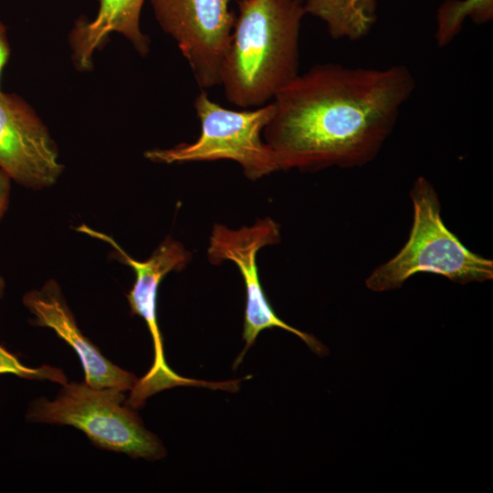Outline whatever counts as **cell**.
Returning a JSON list of instances; mask_svg holds the SVG:
<instances>
[{
	"label": "cell",
	"instance_id": "cell-6",
	"mask_svg": "<svg viewBox=\"0 0 493 493\" xmlns=\"http://www.w3.org/2000/svg\"><path fill=\"white\" fill-rule=\"evenodd\" d=\"M77 230L110 244L121 262L130 266L135 273V281L127 294V299L131 312L142 317L148 327L153 343L154 359L148 372L138 379L131 390L126 404L137 409L142 406L150 396L176 386L197 385L223 389L224 383H208L183 377L173 372L165 361L163 337L157 320V295L163 278L171 271L184 268L190 260V254L182 244L167 237L148 259L140 261L129 256L111 236L102 232L86 225H81Z\"/></svg>",
	"mask_w": 493,
	"mask_h": 493
},
{
	"label": "cell",
	"instance_id": "cell-16",
	"mask_svg": "<svg viewBox=\"0 0 493 493\" xmlns=\"http://www.w3.org/2000/svg\"><path fill=\"white\" fill-rule=\"evenodd\" d=\"M10 45L7 38L6 27L0 20V78L2 71L10 57Z\"/></svg>",
	"mask_w": 493,
	"mask_h": 493
},
{
	"label": "cell",
	"instance_id": "cell-11",
	"mask_svg": "<svg viewBox=\"0 0 493 493\" xmlns=\"http://www.w3.org/2000/svg\"><path fill=\"white\" fill-rule=\"evenodd\" d=\"M92 19L79 17L69 33L72 61L78 70L92 68L93 56L103 47L110 34L123 36L144 57L150 51V39L141 28V13L145 0H97Z\"/></svg>",
	"mask_w": 493,
	"mask_h": 493
},
{
	"label": "cell",
	"instance_id": "cell-2",
	"mask_svg": "<svg viewBox=\"0 0 493 493\" xmlns=\"http://www.w3.org/2000/svg\"><path fill=\"white\" fill-rule=\"evenodd\" d=\"M306 15L298 0H239L219 85L243 109L267 104L299 74Z\"/></svg>",
	"mask_w": 493,
	"mask_h": 493
},
{
	"label": "cell",
	"instance_id": "cell-3",
	"mask_svg": "<svg viewBox=\"0 0 493 493\" xmlns=\"http://www.w3.org/2000/svg\"><path fill=\"white\" fill-rule=\"evenodd\" d=\"M410 197L414 216L409 237L393 257L371 272L365 279L369 289L399 288L420 272L461 285L493 278V261L468 249L444 224L439 196L425 177L414 180Z\"/></svg>",
	"mask_w": 493,
	"mask_h": 493
},
{
	"label": "cell",
	"instance_id": "cell-9",
	"mask_svg": "<svg viewBox=\"0 0 493 493\" xmlns=\"http://www.w3.org/2000/svg\"><path fill=\"white\" fill-rule=\"evenodd\" d=\"M0 169L32 189L53 185L63 165L56 143L34 109L0 89Z\"/></svg>",
	"mask_w": 493,
	"mask_h": 493
},
{
	"label": "cell",
	"instance_id": "cell-8",
	"mask_svg": "<svg viewBox=\"0 0 493 493\" xmlns=\"http://www.w3.org/2000/svg\"><path fill=\"white\" fill-rule=\"evenodd\" d=\"M162 30L177 44L196 84L219 85L236 14L232 0H149Z\"/></svg>",
	"mask_w": 493,
	"mask_h": 493
},
{
	"label": "cell",
	"instance_id": "cell-7",
	"mask_svg": "<svg viewBox=\"0 0 493 493\" xmlns=\"http://www.w3.org/2000/svg\"><path fill=\"white\" fill-rule=\"evenodd\" d=\"M280 240L279 225L272 218L257 219L250 226L230 229L220 224L214 226L209 238L207 257L210 263L218 265L233 262L239 269L246 287V309L243 339L246 346L235 366L266 329L280 328L299 337L312 351L327 353V348L314 336L301 331L282 320L272 309L259 280L257 257L258 251Z\"/></svg>",
	"mask_w": 493,
	"mask_h": 493
},
{
	"label": "cell",
	"instance_id": "cell-14",
	"mask_svg": "<svg viewBox=\"0 0 493 493\" xmlns=\"http://www.w3.org/2000/svg\"><path fill=\"white\" fill-rule=\"evenodd\" d=\"M2 373H11L28 380L50 381L61 385L68 383L61 369L50 365L37 368L26 366L16 355L0 345V374Z\"/></svg>",
	"mask_w": 493,
	"mask_h": 493
},
{
	"label": "cell",
	"instance_id": "cell-1",
	"mask_svg": "<svg viewBox=\"0 0 493 493\" xmlns=\"http://www.w3.org/2000/svg\"><path fill=\"white\" fill-rule=\"evenodd\" d=\"M415 85L404 65H316L275 96L264 141L280 170L365 165L381 151Z\"/></svg>",
	"mask_w": 493,
	"mask_h": 493
},
{
	"label": "cell",
	"instance_id": "cell-12",
	"mask_svg": "<svg viewBox=\"0 0 493 493\" xmlns=\"http://www.w3.org/2000/svg\"><path fill=\"white\" fill-rule=\"evenodd\" d=\"M306 15L320 19L334 39L359 40L376 20V0H305Z\"/></svg>",
	"mask_w": 493,
	"mask_h": 493
},
{
	"label": "cell",
	"instance_id": "cell-15",
	"mask_svg": "<svg viewBox=\"0 0 493 493\" xmlns=\"http://www.w3.org/2000/svg\"><path fill=\"white\" fill-rule=\"evenodd\" d=\"M10 180V177L0 169V219L3 216L8 204ZM4 287V281L0 277V298L3 296Z\"/></svg>",
	"mask_w": 493,
	"mask_h": 493
},
{
	"label": "cell",
	"instance_id": "cell-10",
	"mask_svg": "<svg viewBox=\"0 0 493 493\" xmlns=\"http://www.w3.org/2000/svg\"><path fill=\"white\" fill-rule=\"evenodd\" d=\"M25 306L35 316L33 324L52 329L78 354L85 373L84 382L95 388L131 391L137 377L112 363L79 329L58 284L51 280L40 289L25 294Z\"/></svg>",
	"mask_w": 493,
	"mask_h": 493
},
{
	"label": "cell",
	"instance_id": "cell-4",
	"mask_svg": "<svg viewBox=\"0 0 493 493\" xmlns=\"http://www.w3.org/2000/svg\"><path fill=\"white\" fill-rule=\"evenodd\" d=\"M123 391L95 388L83 383H67L54 400L31 403L26 419L32 423L70 425L83 432L102 449L132 457L158 460L166 451L160 439L148 431Z\"/></svg>",
	"mask_w": 493,
	"mask_h": 493
},
{
	"label": "cell",
	"instance_id": "cell-17",
	"mask_svg": "<svg viewBox=\"0 0 493 493\" xmlns=\"http://www.w3.org/2000/svg\"><path fill=\"white\" fill-rule=\"evenodd\" d=\"M298 1H299V2H301V3H304L305 0H298Z\"/></svg>",
	"mask_w": 493,
	"mask_h": 493
},
{
	"label": "cell",
	"instance_id": "cell-13",
	"mask_svg": "<svg viewBox=\"0 0 493 493\" xmlns=\"http://www.w3.org/2000/svg\"><path fill=\"white\" fill-rule=\"evenodd\" d=\"M467 18L477 24L493 19V0H446L437 9L435 38L439 47L459 34Z\"/></svg>",
	"mask_w": 493,
	"mask_h": 493
},
{
	"label": "cell",
	"instance_id": "cell-5",
	"mask_svg": "<svg viewBox=\"0 0 493 493\" xmlns=\"http://www.w3.org/2000/svg\"><path fill=\"white\" fill-rule=\"evenodd\" d=\"M194 108L200 121L197 140L146 151L145 158L166 164L230 160L254 181L280 170L274 152L261 137L273 114L272 101L253 110H235L215 102L202 89Z\"/></svg>",
	"mask_w": 493,
	"mask_h": 493
}]
</instances>
